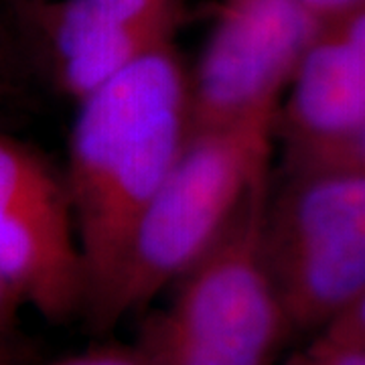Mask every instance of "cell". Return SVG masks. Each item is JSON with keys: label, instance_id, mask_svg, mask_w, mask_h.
Instances as JSON below:
<instances>
[{"label": "cell", "instance_id": "cell-1", "mask_svg": "<svg viewBox=\"0 0 365 365\" xmlns=\"http://www.w3.org/2000/svg\"><path fill=\"white\" fill-rule=\"evenodd\" d=\"M191 132L189 71L175 45L78 104L63 175L86 268L81 321L108 299L138 222Z\"/></svg>", "mask_w": 365, "mask_h": 365}, {"label": "cell", "instance_id": "cell-2", "mask_svg": "<svg viewBox=\"0 0 365 365\" xmlns=\"http://www.w3.org/2000/svg\"><path fill=\"white\" fill-rule=\"evenodd\" d=\"M280 110L191 132L144 211L116 282L86 325L108 333L177 284L232 225L250 191L270 175Z\"/></svg>", "mask_w": 365, "mask_h": 365}, {"label": "cell", "instance_id": "cell-3", "mask_svg": "<svg viewBox=\"0 0 365 365\" xmlns=\"http://www.w3.org/2000/svg\"><path fill=\"white\" fill-rule=\"evenodd\" d=\"M270 175L220 242L175 284L170 302L146 319L136 347L157 365H272L292 331L266 254Z\"/></svg>", "mask_w": 365, "mask_h": 365}, {"label": "cell", "instance_id": "cell-4", "mask_svg": "<svg viewBox=\"0 0 365 365\" xmlns=\"http://www.w3.org/2000/svg\"><path fill=\"white\" fill-rule=\"evenodd\" d=\"M264 242L292 331L329 325L365 290V169H284Z\"/></svg>", "mask_w": 365, "mask_h": 365}, {"label": "cell", "instance_id": "cell-5", "mask_svg": "<svg viewBox=\"0 0 365 365\" xmlns=\"http://www.w3.org/2000/svg\"><path fill=\"white\" fill-rule=\"evenodd\" d=\"M323 26L299 0H220L201 57L189 71L193 132L280 110Z\"/></svg>", "mask_w": 365, "mask_h": 365}, {"label": "cell", "instance_id": "cell-6", "mask_svg": "<svg viewBox=\"0 0 365 365\" xmlns=\"http://www.w3.org/2000/svg\"><path fill=\"white\" fill-rule=\"evenodd\" d=\"M0 278L49 323L83 314L86 268L66 175L2 130Z\"/></svg>", "mask_w": 365, "mask_h": 365}, {"label": "cell", "instance_id": "cell-7", "mask_svg": "<svg viewBox=\"0 0 365 365\" xmlns=\"http://www.w3.org/2000/svg\"><path fill=\"white\" fill-rule=\"evenodd\" d=\"M35 83L79 104L110 79L175 45L182 0H47L14 11Z\"/></svg>", "mask_w": 365, "mask_h": 365}, {"label": "cell", "instance_id": "cell-8", "mask_svg": "<svg viewBox=\"0 0 365 365\" xmlns=\"http://www.w3.org/2000/svg\"><path fill=\"white\" fill-rule=\"evenodd\" d=\"M365 126V53L325 21L280 108L284 150L343 140Z\"/></svg>", "mask_w": 365, "mask_h": 365}, {"label": "cell", "instance_id": "cell-9", "mask_svg": "<svg viewBox=\"0 0 365 365\" xmlns=\"http://www.w3.org/2000/svg\"><path fill=\"white\" fill-rule=\"evenodd\" d=\"M297 167H353L365 169V126L351 136L313 148L284 150V169Z\"/></svg>", "mask_w": 365, "mask_h": 365}, {"label": "cell", "instance_id": "cell-10", "mask_svg": "<svg viewBox=\"0 0 365 365\" xmlns=\"http://www.w3.org/2000/svg\"><path fill=\"white\" fill-rule=\"evenodd\" d=\"M290 365H365V345L321 337L309 351L294 357Z\"/></svg>", "mask_w": 365, "mask_h": 365}, {"label": "cell", "instance_id": "cell-11", "mask_svg": "<svg viewBox=\"0 0 365 365\" xmlns=\"http://www.w3.org/2000/svg\"><path fill=\"white\" fill-rule=\"evenodd\" d=\"M51 365H157L136 345L134 347H118V345H106V347H93L83 353H76L63 357Z\"/></svg>", "mask_w": 365, "mask_h": 365}, {"label": "cell", "instance_id": "cell-12", "mask_svg": "<svg viewBox=\"0 0 365 365\" xmlns=\"http://www.w3.org/2000/svg\"><path fill=\"white\" fill-rule=\"evenodd\" d=\"M323 337L365 345V290L325 327Z\"/></svg>", "mask_w": 365, "mask_h": 365}, {"label": "cell", "instance_id": "cell-13", "mask_svg": "<svg viewBox=\"0 0 365 365\" xmlns=\"http://www.w3.org/2000/svg\"><path fill=\"white\" fill-rule=\"evenodd\" d=\"M26 307L25 300L9 282L0 278V353L21 347L19 343V314Z\"/></svg>", "mask_w": 365, "mask_h": 365}, {"label": "cell", "instance_id": "cell-14", "mask_svg": "<svg viewBox=\"0 0 365 365\" xmlns=\"http://www.w3.org/2000/svg\"><path fill=\"white\" fill-rule=\"evenodd\" d=\"M299 2L311 9L314 14H319L323 21L365 11V0H299Z\"/></svg>", "mask_w": 365, "mask_h": 365}, {"label": "cell", "instance_id": "cell-15", "mask_svg": "<svg viewBox=\"0 0 365 365\" xmlns=\"http://www.w3.org/2000/svg\"><path fill=\"white\" fill-rule=\"evenodd\" d=\"M327 23L333 26L335 31H339L345 39L351 41L357 49H361L365 53V11L345 14V16H339V19H331Z\"/></svg>", "mask_w": 365, "mask_h": 365}, {"label": "cell", "instance_id": "cell-16", "mask_svg": "<svg viewBox=\"0 0 365 365\" xmlns=\"http://www.w3.org/2000/svg\"><path fill=\"white\" fill-rule=\"evenodd\" d=\"M0 365H25V353H23V345L14 347L9 351L0 353Z\"/></svg>", "mask_w": 365, "mask_h": 365}, {"label": "cell", "instance_id": "cell-17", "mask_svg": "<svg viewBox=\"0 0 365 365\" xmlns=\"http://www.w3.org/2000/svg\"><path fill=\"white\" fill-rule=\"evenodd\" d=\"M9 2V6L14 11H19V9H25V6H33V4H41V2H47V0H6Z\"/></svg>", "mask_w": 365, "mask_h": 365}, {"label": "cell", "instance_id": "cell-18", "mask_svg": "<svg viewBox=\"0 0 365 365\" xmlns=\"http://www.w3.org/2000/svg\"><path fill=\"white\" fill-rule=\"evenodd\" d=\"M6 16H9V2L6 0H0V26L4 25Z\"/></svg>", "mask_w": 365, "mask_h": 365}]
</instances>
